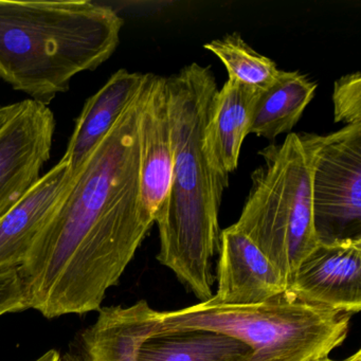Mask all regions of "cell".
Here are the masks:
<instances>
[{"label": "cell", "instance_id": "1", "mask_svg": "<svg viewBox=\"0 0 361 361\" xmlns=\"http://www.w3.org/2000/svg\"><path fill=\"white\" fill-rule=\"evenodd\" d=\"M147 80L18 268L27 310L46 318L100 310L153 227L140 200L138 121Z\"/></svg>", "mask_w": 361, "mask_h": 361}, {"label": "cell", "instance_id": "2", "mask_svg": "<svg viewBox=\"0 0 361 361\" xmlns=\"http://www.w3.org/2000/svg\"><path fill=\"white\" fill-rule=\"evenodd\" d=\"M173 145L168 198L156 217L157 259L200 302L213 297L214 259L221 248L219 209L229 179L219 176L204 149L206 128L219 92L210 67L188 65L166 78Z\"/></svg>", "mask_w": 361, "mask_h": 361}, {"label": "cell", "instance_id": "3", "mask_svg": "<svg viewBox=\"0 0 361 361\" xmlns=\"http://www.w3.org/2000/svg\"><path fill=\"white\" fill-rule=\"evenodd\" d=\"M123 20L109 6L0 0V78L47 105L117 49Z\"/></svg>", "mask_w": 361, "mask_h": 361}, {"label": "cell", "instance_id": "4", "mask_svg": "<svg viewBox=\"0 0 361 361\" xmlns=\"http://www.w3.org/2000/svg\"><path fill=\"white\" fill-rule=\"evenodd\" d=\"M350 314L280 293L262 303L223 305L211 300L158 312L155 335L212 331L250 348L245 361H318L345 341Z\"/></svg>", "mask_w": 361, "mask_h": 361}, {"label": "cell", "instance_id": "5", "mask_svg": "<svg viewBox=\"0 0 361 361\" xmlns=\"http://www.w3.org/2000/svg\"><path fill=\"white\" fill-rule=\"evenodd\" d=\"M264 164L234 228L250 238L290 286L302 262L319 245L312 216V164L299 134L259 152Z\"/></svg>", "mask_w": 361, "mask_h": 361}, {"label": "cell", "instance_id": "6", "mask_svg": "<svg viewBox=\"0 0 361 361\" xmlns=\"http://www.w3.org/2000/svg\"><path fill=\"white\" fill-rule=\"evenodd\" d=\"M299 136L312 164V216L319 242L361 238V124Z\"/></svg>", "mask_w": 361, "mask_h": 361}, {"label": "cell", "instance_id": "7", "mask_svg": "<svg viewBox=\"0 0 361 361\" xmlns=\"http://www.w3.org/2000/svg\"><path fill=\"white\" fill-rule=\"evenodd\" d=\"M54 130L51 109L32 99L20 102L18 113L0 128V217L41 178Z\"/></svg>", "mask_w": 361, "mask_h": 361}, {"label": "cell", "instance_id": "8", "mask_svg": "<svg viewBox=\"0 0 361 361\" xmlns=\"http://www.w3.org/2000/svg\"><path fill=\"white\" fill-rule=\"evenodd\" d=\"M285 293L304 303L358 314L361 310V238L319 243L302 262Z\"/></svg>", "mask_w": 361, "mask_h": 361}, {"label": "cell", "instance_id": "9", "mask_svg": "<svg viewBox=\"0 0 361 361\" xmlns=\"http://www.w3.org/2000/svg\"><path fill=\"white\" fill-rule=\"evenodd\" d=\"M140 200L149 223L168 198L173 173V145L166 101V77L147 75L138 121Z\"/></svg>", "mask_w": 361, "mask_h": 361}, {"label": "cell", "instance_id": "10", "mask_svg": "<svg viewBox=\"0 0 361 361\" xmlns=\"http://www.w3.org/2000/svg\"><path fill=\"white\" fill-rule=\"evenodd\" d=\"M219 253L217 291L211 301L251 305L284 293V283L269 259L233 225L221 230Z\"/></svg>", "mask_w": 361, "mask_h": 361}, {"label": "cell", "instance_id": "11", "mask_svg": "<svg viewBox=\"0 0 361 361\" xmlns=\"http://www.w3.org/2000/svg\"><path fill=\"white\" fill-rule=\"evenodd\" d=\"M158 310L140 300L101 307L98 318L75 338L64 361H138L139 350L156 334Z\"/></svg>", "mask_w": 361, "mask_h": 361}, {"label": "cell", "instance_id": "12", "mask_svg": "<svg viewBox=\"0 0 361 361\" xmlns=\"http://www.w3.org/2000/svg\"><path fill=\"white\" fill-rule=\"evenodd\" d=\"M75 175L60 160L0 217V269L18 268L47 225Z\"/></svg>", "mask_w": 361, "mask_h": 361}, {"label": "cell", "instance_id": "13", "mask_svg": "<svg viewBox=\"0 0 361 361\" xmlns=\"http://www.w3.org/2000/svg\"><path fill=\"white\" fill-rule=\"evenodd\" d=\"M147 73L120 69L98 92L86 101L67 145L63 161L77 174L94 149L111 132L142 88Z\"/></svg>", "mask_w": 361, "mask_h": 361}, {"label": "cell", "instance_id": "14", "mask_svg": "<svg viewBox=\"0 0 361 361\" xmlns=\"http://www.w3.org/2000/svg\"><path fill=\"white\" fill-rule=\"evenodd\" d=\"M240 82L228 79L213 101L206 128L204 149L213 170L224 178L238 168L240 149L248 136L251 115L257 94Z\"/></svg>", "mask_w": 361, "mask_h": 361}, {"label": "cell", "instance_id": "15", "mask_svg": "<svg viewBox=\"0 0 361 361\" xmlns=\"http://www.w3.org/2000/svg\"><path fill=\"white\" fill-rule=\"evenodd\" d=\"M316 82L299 71H280L276 81L257 94L248 135L274 140L290 132L312 102Z\"/></svg>", "mask_w": 361, "mask_h": 361}, {"label": "cell", "instance_id": "16", "mask_svg": "<svg viewBox=\"0 0 361 361\" xmlns=\"http://www.w3.org/2000/svg\"><path fill=\"white\" fill-rule=\"evenodd\" d=\"M249 354L250 348L235 338L198 329L151 336L138 361H245Z\"/></svg>", "mask_w": 361, "mask_h": 361}, {"label": "cell", "instance_id": "17", "mask_svg": "<svg viewBox=\"0 0 361 361\" xmlns=\"http://www.w3.org/2000/svg\"><path fill=\"white\" fill-rule=\"evenodd\" d=\"M204 48L223 63L229 79L255 90H267L280 75L276 63L255 51L238 33L213 39Z\"/></svg>", "mask_w": 361, "mask_h": 361}, {"label": "cell", "instance_id": "18", "mask_svg": "<svg viewBox=\"0 0 361 361\" xmlns=\"http://www.w3.org/2000/svg\"><path fill=\"white\" fill-rule=\"evenodd\" d=\"M334 121L344 126L361 124V73H348L334 84Z\"/></svg>", "mask_w": 361, "mask_h": 361}, {"label": "cell", "instance_id": "19", "mask_svg": "<svg viewBox=\"0 0 361 361\" xmlns=\"http://www.w3.org/2000/svg\"><path fill=\"white\" fill-rule=\"evenodd\" d=\"M27 310L18 268L0 269V316Z\"/></svg>", "mask_w": 361, "mask_h": 361}, {"label": "cell", "instance_id": "20", "mask_svg": "<svg viewBox=\"0 0 361 361\" xmlns=\"http://www.w3.org/2000/svg\"><path fill=\"white\" fill-rule=\"evenodd\" d=\"M20 107V102L10 105H0V128H3L10 118L13 117Z\"/></svg>", "mask_w": 361, "mask_h": 361}, {"label": "cell", "instance_id": "21", "mask_svg": "<svg viewBox=\"0 0 361 361\" xmlns=\"http://www.w3.org/2000/svg\"><path fill=\"white\" fill-rule=\"evenodd\" d=\"M35 361H64V359H63L62 355L56 352V350H50L39 358L35 359Z\"/></svg>", "mask_w": 361, "mask_h": 361}, {"label": "cell", "instance_id": "22", "mask_svg": "<svg viewBox=\"0 0 361 361\" xmlns=\"http://www.w3.org/2000/svg\"><path fill=\"white\" fill-rule=\"evenodd\" d=\"M318 361H361V350H357L354 354L348 356V358L343 359V360H334V359L331 358H325L322 359V360Z\"/></svg>", "mask_w": 361, "mask_h": 361}]
</instances>
